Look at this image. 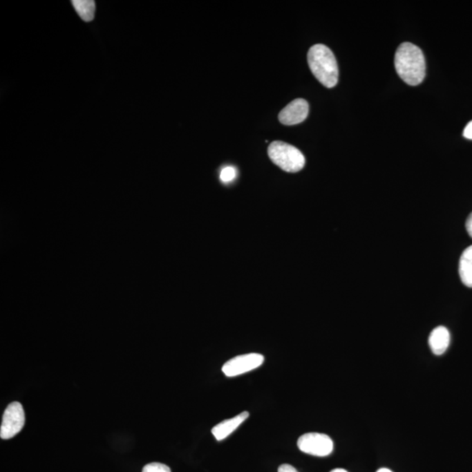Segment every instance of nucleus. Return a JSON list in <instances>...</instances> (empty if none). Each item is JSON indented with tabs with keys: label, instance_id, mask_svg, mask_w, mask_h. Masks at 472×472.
I'll use <instances>...</instances> for the list:
<instances>
[{
	"label": "nucleus",
	"instance_id": "obj_11",
	"mask_svg": "<svg viewBox=\"0 0 472 472\" xmlns=\"http://www.w3.org/2000/svg\"><path fill=\"white\" fill-rule=\"evenodd\" d=\"M75 11L82 21L90 22L93 21L95 12V3L92 0H74L72 1Z\"/></svg>",
	"mask_w": 472,
	"mask_h": 472
},
{
	"label": "nucleus",
	"instance_id": "obj_6",
	"mask_svg": "<svg viewBox=\"0 0 472 472\" xmlns=\"http://www.w3.org/2000/svg\"><path fill=\"white\" fill-rule=\"evenodd\" d=\"M264 362L260 353H247L229 359L223 366V372L227 377H234L258 368Z\"/></svg>",
	"mask_w": 472,
	"mask_h": 472
},
{
	"label": "nucleus",
	"instance_id": "obj_1",
	"mask_svg": "<svg viewBox=\"0 0 472 472\" xmlns=\"http://www.w3.org/2000/svg\"><path fill=\"white\" fill-rule=\"evenodd\" d=\"M396 72L402 81L410 86L421 84L426 75V62L424 53L417 46L404 42L395 53Z\"/></svg>",
	"mask_w": 472,
	"mask_h": 472
},
{
	"label": "nucleus",
	"instance_id": "obj_15",
	"mask_svg": "<svg viewBox=\"0 0 472 472\" xmlns=\"http://www.w3.org/2000/svg\"><path fill=\"white\" fill-rule=\"evenodd\" d=\"M279 472H299L290 464H283L279 469Z\"/></svg>",
	"mask_w": 472,
	"mask_h": 472
},
{
	"label": "nucleus",
	"instance_id": "obj_4",
	"mask_svg": "<svg viewBox=\"0 0 472 472\" xmlns=\"http://www.w3.org/2000/svg\"><path fill=\"white\" fill-rule=\"evenodd\" d=\"M25 425V412L19 402H12L6 408L1 427L0 437L8 440L18 435Z\"/></svg>",
	"mask_w": 472,
	"mask_h": 472
},
{
	"label": "nucleus",
	"instance_id": "obj_7",
	"mask_svg": "<svg viewBox=\"0 0 472 472\" xmlns=\"http://www.w3.org/2000/svg\"><path fill=\"white\" fill-rule=\"evenodd\" d=\"M309 104L305 99L299 98L290 102L280 112L279 120L285 125H295L302 123L308 117Z\"/></svg>",
	"mask_w": 472,
	"mask_h": 472
},
{
	"label": "nucleus",
	"instance_id": "obj_16",
	"mask_svg": "<svg viewBox=\"0 0 472 472\" xmlns=\"http://www.w3.org/2000/svg\"><path fill=\"white\" fill-rule=\"evenodd\" d=\"M465 227H466L469 236H470L472 238V213L467 218L466 223H465Z\"/></svg>",
	"mask_w": 472,
	"mask_h": 472
},
{
	"label": "nucleus",
	"instance_id": "obj_3",
	"mask_svg": "<svg viewBox=\"0 0 472 472\" xmlns=\"http://www.w3.org/2000/svg\"><path fill=\"white\" fill-rule=\"evenodd\" d=\"M270 160L287 173H298L305 164V158L298 148L282 141H274L269 145Z\"/></svg>",
	"mask_w": 472,
	"mask_h": 472
},
{
	"label": "nucleus",
	"instance_id": "obj_17",
	"mask_svg": "<svg viewBox=\"0 0 472 472\" xmlns=\"http://www.w3.org/2000/svg\"><path fill=\"white\" fill-rule=\"evenodd\" d=\"M377 472H393V471L390 470H388V469H387V468H381V469H379V470L377 471Z\"/></svg>",
	"mask_w": 472,
	"mask_h": 472
},
{
	"label": "nucleus",
	"instance_id": "obj_13",
	"mask_svg": "<svg viewBox=\"0 0 472 472\" xmlns=\"http://www.w3.org/2000/svg\"><path fill=\"white\" fill-rule=\"evenodd\" d=\"M142 472H171L167 465L160 463H151L143 468Z\"/></svg>",
	"mask_w": 472,
	"mask_h": 472
},
{
	"label": "nucleus",
	"instance_id": "obj_9",
	"mask_svg": "<svg viewBox=\"0 0 472 472\" xmlns=\"http://www.w3.org/2000/svg\"><path fill=\"white\" fill-rule=\"evenodd\" d=\"M450 332L444 326H438L431 332L428 338V345L435 355H444L450 346Z\"/></svg>",
	"mask_w": 472,
	"mask_h": 472
},
{
	"label": "nucleus",
	"instance_id": "obj_5",
	"mask_svg": "<svg viewBox=\"0 0 472 472\" xmlns=\"http://www.w3.org/2000/svg\"><path fill=\"white\" fill-rule=\"evenodd\" d=\"M298 447L303 453L326 457L333 451V442L328 435L306 433L299 438Z\"/></svg>",
	"mask_w": 472,
	"mask_h": 472
},
{
	"label": "nucleus",
	"instance_id": "obj_2",
	"mask_svg": "<svg viewBox=\"0 0 472 472\" xmlns=\"http://www.w3.org/2000/svg\"><path fill=\"white\" fill-rule=\"evenodd\" d=\"M307 60L313 75L326 88L335 87L339 81V68L331 49L323 44L312 46Z\"/></svg>",
	"mask_w": 472,
	"mask_h": 472
},
{
	"label": "nucleus",
	"instance_id": "obj_12",
	"mask_svg": "<svg viewBox=\"0 0 472 472\" xmlns=\"http://www.w3.org/2000/svg\"><path fill=\"white\" fill-rule=\"evenodd\" d=\"M237 175V171L236 168L233 167H227L221 170L220 173V180L223 183H230L236 179Z\"/></svg>",
	"mask_w": 472,
	"mask_h": 472
},
{
	"label": "nucleus",
	"instance_id": "obj_10",
	"mask_svg": "<svg viewBox=\"0 0 472 472\" xmlns=\"http://www.w3.org/2000/svg\"><path fill=\"white\" fill-rule=\"evenodd\" d=\"M458 270L462 283L469 288H472V245L462 254Z\"/></svg>",
	"mask_w": 472,
	"mask_h": 472
},
{
	"label": "nucleus",
	"instance_id": "obj_18",
	"mask_svg": "<svg viewBox=\"0 0 472 472\" xmlns=\"http://www.w3.org/2000/svg\"><path fill=\"white\" fill-rule=\"evenodd\" d=\"M331 472H348L344 469H335V470L332 471Z\"/></svg>",
	"mask_w": 472,
	"mask_h": 472
},
{
	"label": "nucleus",
	"instance_id": "obj_14",
	"mask_svg": "<svg viewBox=\"0 0 472 472\" xmlns=\"http://www.w3.org/2000/svg\"><path fill=\"white\" fill-rule=\"evenodd\" d=\"M463 135L467 140H472V120L465 126Z\"/></svg>",
	"mask_w": 472,
	"mask_h": 472
},
{
	"label": "nucleus",
	"instance_id": "obj_8",
	"mask_svg": "<svg viewBox=\"0 0 472 472\" xmlns=\"http://www.w3.org/2000/svg\"><path fill=\"white\" fill-rule=\"evenodd\" d=\"M249 417V412L244 411L236 417L227 419V420L220 422L219 424L214 426L212 428V434L218 441L223 440L229 437L233 432L239 428V426L245 422Z\"/></svg>",
	"mask_w": 472,
	"mask_h": 472
}]
</instances>
